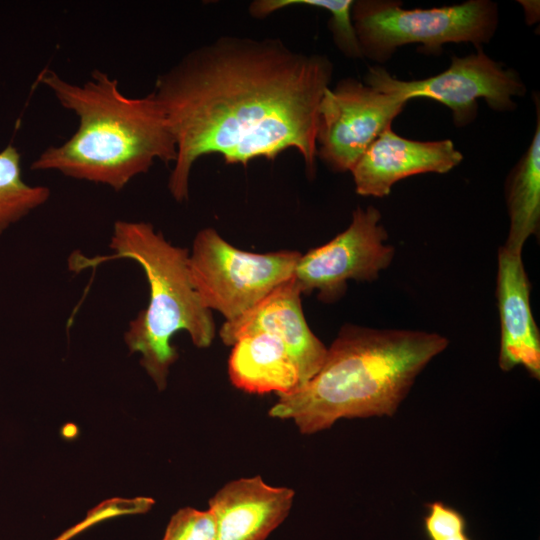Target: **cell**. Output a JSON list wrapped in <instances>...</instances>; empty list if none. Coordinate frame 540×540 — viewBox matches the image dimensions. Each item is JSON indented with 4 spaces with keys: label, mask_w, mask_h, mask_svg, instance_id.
Here are the masks:
<instances>
[{
    "label": "cell",
    "mask_w": 540,
    "mask_h": 540,
    "mask_svg": "<svg viewBox=\"0 0 540 540\" xmlns=\"http://www.w3.org/2000/svg\"><path fill=\"white\" fill-rule=\"evenodd\" d=\"M154 504V499L144 496L107 499L90 510L84 520L69 528L54 540H70L87 528L110 518L146 513Z\"/></svg>",
    "instance_id": "cell-19"
},
{
    "label": "cell",
    "mask_w": 540,
    "mask_h": 540,
    "mask_svg": "<svg viewBox=\"0 0 540 540\" xmlns=\"http://www.w3.org/2000/svg\"><path fill=\"white\" fill-rule=\"evenodd\" d=\"M496 298L500 317L499 367L523 366L540 378V334L530 305V282L521 253L501 246L498 251Z\"/></svg>",
    "instance_id": "cell-12"
},
{
    "label": "cell",
    "mask_w": 540,
    "mask_h": 540,
    "mask_svg": "<svg viewBox=\"0 0 540 540\" xmlns=\"http://www.w3.org/2000/svg\"><path fill=\"white\" fill-rule=\"evenodd\" d=\"M111 255L88 258L75 254L70 270L95 267L115 259L140 265L149 284V301L124 333L130 353L141 355L140 365L159 391L167 386L169 370L178 359L172 337L185 331L198 348L209 347L216 334L212 311L195 290L188 265L189 251L171 244L152 224L144 221L114 222Z\"/></svg>",
    "instance_id": "cell-4"
},
{
    "label": "cell",
    "mask_w": 540,
    "mask_h": 540,
    "mask_svg": "<svg viewBox=\"0 0 540 540\" xmlns=\"http://www.w3.org/2000/svg\"><path fill=\"white\" fill-rule=\"evenodd\" d=\"M423 530L428 540H472L464 515L442 501L426 505Z\"/></svg>",
    "instance_id": "cell-20"
},
{
    "label": "cell",
    "mask_w": 540,
    "mask_h": 540,
    "mask_svg": "<svg viewBox=\"0 0 540 540\" xmlns=\"http://www.w3.org/2000/svg\"><path fill=\"white\" fill-rule=\"evenodd\" d=\"M381 213L373 207H357L349 226L324 245L301 254L293 279L301 294L317 293L324 303L339 300L347 282L373 281L389 267L393 246L380 223Z\"/></svg>",
    "instance_id": "cell-9"
},
{
    "label": "cell",
    "mask_w": 540,
    "mask_h": 540,
    "mask_svg": "<svg viewBox=\"0 0 540 540\" xmlns=\"http://www.w3.org/2000/svg\"><path fill=\"white\" fill-rule=\"evenodd\" d=\"M228 375L238 389L252 394L289 395L301 386L297 364L277 337L256 332L237 339L228 360Z\"/></svg>",
    "instance_id": "cell-14"
},
{
    "label": "cell",
    "mask_w": 540,
    "mask_h": 540,
    "mask_svg": "<svg viewBox=\"0 0 540 540\" xmlns=\"http://www.w3.org/2000/svg\"><path fill=\"white\" fill-rule=\"evenodd\" d=\"M406 103L354 78L340 80L325 91L319 105L316 156L334 172H351Z\"/></svg>",
    "instance_id": "cell-8"
},
{
    "label": "cell",
    "mask_w": 540,
    "mask_h": 540,
    "mask_svg": "<svg viewBox=\"0 0 540 540\" xmlns=\"http://www.w3.org/2000/svg\"><path fill=\"white\" fill-rule=\"evenodd\" d=\"M162 540H217L215 518L209 509H179L171 517Z\"/></svg>",
    "instance_id": "cell-18"
},
{
    "label": "cell",
    "mask_w": 540,
    "mask_h": 540,
    "mask_svg": "<svg viewBox=\"0 0 540 540\" xmlns=\"http://www.w3.org/2000/svg\"><path fill=\"white\" fill-rule=\"evenodd\" d=\"M298 5L327 10L331 15L329 27L335 45L347 57L363 58L352 21V0H256L249 5V13L260 19Z\"/></svg>",
    "instance_id": "cell-17"
},
{
    "label": "cell",
    "mask_w": 540,
    "mask_h": 540,
    "mask_svg": "<svg viewBox=\"0 0 540 540\" xmlns=\"http://www.w3.org/2000/svg\"><path fill=\"white\" fill-rule=\"evenodd\" d=\"M50 189L22 177L21 154L9 144L0 151V236L50 198Z\"/></svg>",
    "instance_id": "cell-16"
},
{
    "label": "cell",
    "mask_w": 540,
    "mask_h": 540,
    "mask_svg": "<svg viewBox=\"0 0 540 540\" xmlns=\"http://www.w3.org/2000/svg\"><path fill=\"white\" fill-rule=\"evenodd\" d=\"M463 160L450 139L418 141L402 137L391 128L382 132L351 170L356 193L382 198L406 177L445 174Z\"/></svg>",
    "instance_id": "cell-11"
},
{
    "label": "cell",
    "mask_w": 540,
    "mask_h": 540,
    "mask_svg": "<svg viewBox=\"0 0 540 540\" xmlns=\"http://www.w3.org/2000/svg\"><path fill=\"white\" fill-rule=\"evenodd\" d=\"M294 496L259 475L229 481L209 500L217 540H266L288 516Z\"/></svg>",
    "instance_id": "cell-13"
},
{
    "label": "cell",
    "mask_w": 540,
    "mask_h": 540,
    "mask_svg": "<svg viewBox=\"0 0 540 540\" xmlns=\"http://www.w3.org/2000/svg\"><path fill=\"white\" fill-rule=\"evenodd\" d=\"M448 344L435 332L343 325L318 372L294 393L278 396L269 416L293 420L306 435L342 418L391 417Z\"/></svg>",
    "instance_id": "cell-2"
},
{
    "label": "cell",
    "mask_w": 540,
    "mask_h": 540,
    "mask_svg": "<svg viewBox=\"0 0 540 540\" xmlns=\"http://www.w3.org/2000/svg\"><path fill=\"white\" fill-rule=\"evenodd\" d=\"M352 21L363 57L379 64L398 48L418 44L424 54L439 55L448 43H489L498 26V6L468 0L429 9H404L399 1H353Z\"/></svg>",
    "instance_id": "cell-5"
},
{
    "label": "cell",
    "mask_w": 540,
    "mask_h": 540,
    "mask_svg": "<svg viewBox=\"0 0 540 540\" xmlns=\"http://www.w3.org/2000/svg\"><path fill=\"white\" fill-rule=\"evenodd\" d=\"M38 82L78 117V128L62 144L43 150L31 163L32 170L56 171L120 191L156 160L174 163L176 142L153 92L128 97L117 79L100 70L83 84H74L44 69Z\"/></svg>",
    "instance_id": "cell-3"
},
{
    "label": "cell",
    "mask_w": 540,
    "mask_h": 540,
    "mask_svg": "<svg viewBox=\"0 0 540 540\" xmlns=\"http://www.w3.org/2000/svg\"><path fill=\"white\" fill-rule=\"evenodd\" d=\"M332 75L327 56L277 38L222 36L187 53L153 91L176 142L171 196L188 199L194 163L212 153L246 166L296 149L312 178L318 109Z\"/></svg>",
    "instance_id": "cell-1"
},
{
    "label": "cell",
    "mask_w": 540,
    "mask_h": 540,
    "mask_svg": "<svg viewBox=\"0 0 540 540\" xmlns=\"http://www.w3.org/2000/svg\"><path fill=\"white\" fill-rule=\"evenodd\" d=\"M301 296L292 277L248 312L225 321L219 330L222 342L232 346L240 337L256 332L277 337L297 364L302 386L305 385L320 369L327 347L309 328Z\"/></svg>",
    "instance_id": "cell-10"
},
{
    "label": "cell",
    "mask_w": 540,
    "mask_h": 540,
    "mask_svg": "<svg viewBox=\"0 0 540 540\" xmlns=\"http://www.w3.org/2000/svg\"><path fill=\"white\" fill-rule=\"evenodd\" d=\"M530 145L506 179L505 199L509 216L507 250L522 253L525 242L540 229V106Z\"/></svg>",
    "instance_id": "cell-15"
},
{
    "label": "cell",
    "mask_w": 540,
    "mask_h": 540,
    "mask_svg": "<svg viewBox=\"0 0 540 540\" xmlns=\"http://www.w3.org/2000/svg\"><path fill=\"white\" fill-rule=\"evenodd\" d=\"M364 83L380 91L394 93L407 102L429 98L447 106L457 127L471 124L478 114V100L499 112L512 111L515 97L525 95L526 86L519 74L487 56L482 47L464 57H452L443 72L421 80H400L379 65L368 69Z\"/></svg>",
    "instance_id": "cell-7"
},
{
    "label": "cell",
    "mask_w": 540,
    "mask_h": 540,
    "mask_svg": "<svg viewBox=\"0 0 540 540\" xmlns=\"http://www.w3.org/2000/svg\"><path fill=\"white\" fill-rule=\"evenodd\" d=\"M301 254L292 250L244 251L208 227L196 234L188 265L203 305L231 321L290 280Z\"/></svg>",
    "instance_id": "cell-6"
}]
</instances>
